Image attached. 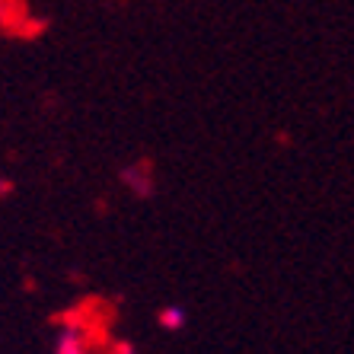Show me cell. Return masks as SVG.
I'll return each instance as SVG.
<instances>
[{"label": "cell", "instance_id": "cell-3", "mask_svg": "<svg viewBox=\"0 0 354 354\" xmlns=\"http://www.w3.org/2000/svg\"><path fill=\"white\" fill-rule=\"evenodd\" d=\"M58 354H90L86 351V342L77 329H67L64 335L58 338Z\"/></svg>", "mask_w": 354, "mask_h": 354}, {"label": "cell", "instance_id": "cell-2", "mask_svg": "<svg viewBox=\"0 0 354 354\" xmlns=\"http://www.w3.org/2000/svg\"><path fill=\"white\" fill-rule=\"evenodd\" d=\"M122 179H128L124 185H128V189H134L140 198H150V195H153V179H150L147 173H140V166H131V169H124Z\"/></svg>", "mask_w": 354, "mask_h": 354}, {"label": "cell", "instance_id": "cell-1", "mask_svg": "<svg viewBox=\"0 0 354 354\" xmlns=\"http://www.w3.org/2000/svg\"><path fill=\"white\" fill-rule=\"evenodd\" d=\"M157 322H160V329H166V332H179V329H185V322H189V313H185L182 306L169 304V306H163V310H160Z\"/></svg>", "mask_w": 354, "mask_h": 354}]
</instances>
